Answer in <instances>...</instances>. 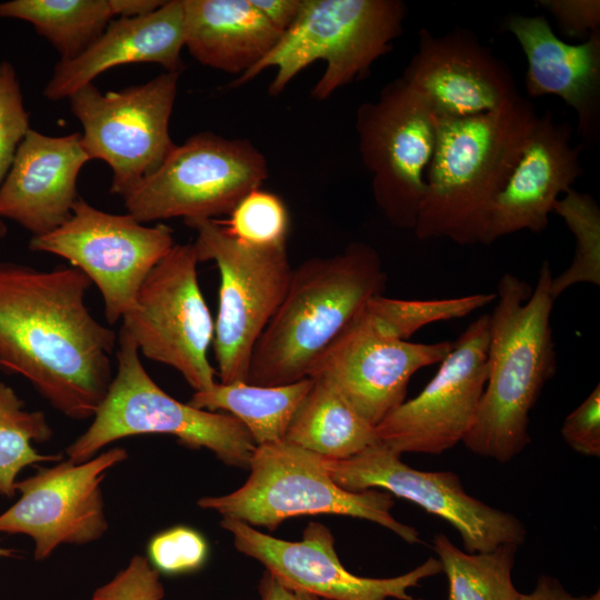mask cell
<instances>
[{
    "instance_id": "obj_1",
    "label": "cell",
    "mask_w": 600,
    "mask_h": 600,
    "mask_svg": "<svg viewBox=\"0 0 600 600\" xmlns=\"http://www.w3.org/2000/svg\"><path fill=\"white\" fill-rule=\"evenodd\" d=\"M91 284L74 267L0 262V367L77 420L106 398L118 339L86 304Z\"/></svg>"
},
{
    "instance_id": "obj_2",
    "label": "cell",
    "mask_w": 600,
    "mask_h": 600,
    "mask_svg": "<svg viewBox=\"0 0 600 600\" xmlns=\"http://www.w3.org/2000/svg\"><path fill=\"white\" fill-rule=\"evenodd\" d=\"M552 270L541 264L536 287L506 272L489 314L487 382L463 440L473 453L508 462L530 442L529 414L556 372L550 293Z\"/></svg>"
},
{
    "instance_id": "obj_3",
    "label": "cell",
    "mask_w": 600,
    "mask_h": 600,
    "mask_svg": "<svg viewBox=\"0 0 600 600\" xmlns=\"http://www.w3.org/2000/svg\"><path fill=\"white\" fill-rule=\"evenodd\" d=\"M531 102L436 120L437 141L413 229L420 240L481 243L488 216L504 189L537 123Z\"/></svg>"
},
{
    "instance_id": "obj_4",
    "label": "cell",
    "mask_w": 600,
    "mask_h": 600,
    "mask_svg": "<svg viewBox=\"0 0 600 600\" xmlns=\"http://www.w3.org/2000/svg\"><path fill=\"white\" fill-rule=\"evenodd\" d=\"M386 283L380 254L363 242L304 260L254 346L247 382L271 387L310 378L317 360Z\"/></svg>"
},
{
    "instance_id": "obj_5",
    "label": "cell",
    "mask_w": 600,
    "mask_h": 600,
    "mask_svg": "<svg viewBox=\"0 0 600 600\" xmlns=\"http://www.w3.org/2000/svg\"><path fill=\"white\" fill-rule=\"evenodd\" d=\"M406 17L407 7L400 0H302L298 18L272 50L229 87H240L276 68L268 92L277 97L299 72L322 60L326 69L310 97L323 101L363 79L392 50Z\"/></svg>"
},
{
    "instance_id": "obj_6",
    "label": "cell",
    "mask_w": 600,
    "mask_h": 600,
    "mask_svg": "<svg viewBox=\"0 0 600 600\" xmlns=\"http://www.w3.org/2000/svg\"><path fill=\"white\" fill-rule=\"evenodd\" d=\"M246 482L231 493L203 497L198 506L251 527L274 530L282 521L313 514L346 516L378 523L408 543L419 531L391 513L393 496L378 489L349 491L328 473L323 458L286 440L257 446Z\"/></svg>"
},
{
    "instance_id": "obj_7",
    "label": "cell",
    "mask_w": 600,
    "mask_h": 600,
    "mask_svg": "<svg viewBox=\"0 0 600 600\" xmlns=\"http://www.w3.org/2000/svg\"><path fill=\"white\" fill-rule=\"evenodd\" d=\"M117 342V371L92 423L67 448L69 460L83 462L116 440L154 433L173 436L189 448H206L226 464L249 467L257 444L237 418L176 400L149 376L122 329Z\"/></svg>"
},
{
    "instance_id": "obj_8",
    "label": "cell",
    "mask_w": 600,
    "mask_h": 600,
    "mask_svg": "<svg viewBox=\"0 0 600 600\" xmlns=\"http://www.w3.org/2000/svg\"><path fill=\"white\" fill-rule=\"evenodd\" d=\"M197 232L199 262L220 272L213 350L221 383L247 381L254 346L280 307L292 276L287 244L243 242L214 219L184 221Z\"/></svg>"
},
{
    "instance_id": "obj_9",
    "label": "cell",
    "mask_w": 600,
    "mask_h": 600,
    "mask_svg": "<svg viewBox=\"0 0 600 600\" xmlns=\"http://www.w3.org/2000/svg\"><path fill=\"white\" fill-rule=\"evenodd\" d=\"M269 174L266 156L244 138L201 131L176 144L160 167L124 197L139 222L230 214Z\"/></svg>"
},
{
    "instance_id": "obj_10",
    "label": "cell",
    "mask_w": 600,
    "mask_h": 600,
    "mask_svg": "<svg viewBox=\"0 0 600 600\" xmlns=\"http://www.w3.org/2000/svg\"><path fill=\"white\" fill-rule=\"evenodd\" d=\"M179 72H163L142 84L101 92L89 83L70 98L89 159L112 171L110 192L122 198L153 173L176 147L169 132Z\"/></svg>"
},
{
    "instance_id": "obj_11",
    "label": "cell",
    "mask_w": 600,
    "mask_h": 600,
    "mask_svg": "<svg viewBox=\"0 0 600 600\" xmlns=\"http://www.w3.org/2000/svg\"><path fill=\"white\" fill-rule=\"evenodd\" d=\"M193 243H176L151 270L121 321L146 358L176 369L196 391L217 381L208 359L214 321L198 281Z\"/></svg>"
},
{
    "instance_id": "obj_12",
    "label": "cell",
    "mask_w": 600,
    "mask_h": 600,
    "mask_svg": "<svg viewBox=\"0 0 600 600\" xmlns=\"http://www.w3.org/2000/svg\"><path fill=\"white\" fill-rule=\"evenodd\" d=\"M173 230L143 226L133 216L99 210L82 198L59 228L32 237V251L63 258L98 288L106 319L113 324L129 312L151 270L174 246Z\"/></svg>"
},
{
    "instance_id": "obj_13",
    "label": "cell",
    "mask_w": 600,
    "mask_h": 600,
    "mask_svg": "<svg viewBox=\"0 0 600 600\" xmlns=\"http://www.w3.org/2000/svg\"><path fill=\"white\" fill-rule=\"evenodd\" d=\"M356 132L377 206L393 227L413 231L437 141L434 117L400 77L359 106Z\"/></svg>"
},
{
    "instance_id": "obj_14",
    "label": "cell",
    "mask_w": 600,
    "mask_h": 600,
    "mask_svg": "<svg viewBox=\"0 0 600 600\" xmlns=\"http://www.w3.org/2000/svg\"><path fill=\"white\" fill-rule=\"evenodd\" d=\"M323 463L346 490L379 488L442 518L459 532L467 552H488L508 543L519 547L526 541L522 521L468 494L457 473L414 469L381 442L348 459L323 458Z\"/></svg>"
},
{
    "instance_id": "obj_15",
    "label": "cell",
    "mask_w": 600,
    "mask_h": 600,
    "mask_svg": "<svg viewBox=\"0 0 600 600\" xmlns=\"http://www.w3.org/2000/svg\"><path fill=\"white\" fill-rule=\"evenodd\" d=\"M366 303L317 360L310 378L326 381L376 428L406 400L411 377L440 363L453 341L401 339L381 324Z\"/></svg>"
},
{
    "instance_id": "obj_16",
    "label": "cell",
    "mask_w": 600,
    "mask_h": 600,
    "mask_svg": "<svg viewBox=\"0 0 600 600\" xmlns=\"http://www.w3.org/2000/svg\"><path fill=\"white\" fill-rule=\"evenodd\" d=\"M489 314L473 320L453 341L433 378L377 427L379 442L402 454H440L463 442L487 382Z\"/></svg>"
},
{
    "instance_id": "obj_17",
    "label": "cell",
    "mask_w": 600,
    "mask_h": 600,
    "mask_svg": "<svg viewBox=\"0 0 600 600\" xmlns=\"http://www.w3.org/2000/svg\"><path fill=\"white\" fill-rule=\"evenodd\" d=\"M128 458L114 447L83 462L60 461L16 482L21 497L0 514V532L26 534L34 541L36 560L61 544H84L108 528L101 483L109 469Z\"/></svg>"
},
{
    "instance_id": "obj_18",
    "label": "cell",
    "mask_w": 600,
    "mask_h": 600,
    "mask_svg": "<svg viewBox=\"0 0 600 600\" xmlns=\"http://www.w3.org/2000/svg\"><path fill=\"white\" fill-rule=\"evenodd\" d=\"M236 549L259 561L282 584L321 600H423L409 593L426 578L442 572L429 558L413 570L391 578H367L349 572L340 562L329 528L309 522L299 541L278 539L246 522L222 518Z\"/></svg>"
},
{
    "instance_id": "obj_19",
    "label": "cell",
    "mask_w": 600,
    "mask_h": 600,
    "mask_svg": "<svg viewBox=\"0 0 600 600\" xmlns=\"http://www.w3.org/2000/svg\"><path fill=\"white\" fill-rule=\"evenodd\" d=\"M401 78L436 120L498 111L522 98L508 66L466 29H421Z\"/></svg>"
},
{
    "instance_id": "obj_20",
    "label": "cell",
    "mask_w": 600,
    "mask_h": 600,
    "mask_svg": "<svg viewBox=\"0 0 600 600\" xmlns=\"http://www.w3.org/2000/svg\"><path fill=\"white\" fill-rule=\"evenodd\" d=\"M571 124L557 121L552 111L538 117L513 172L491 207L481 244L521 230L540 232L547 228L559 196L572 189L583 172L582 147L571 143Z\"/></svg>"
},
{
    "instance_id": "obj_21",
    "label": "cell",
    "mask_w": 600,
    "mask_h": 600,
    "mask_svg": "<svg viewBox=\"0 0 600 600\" xmlns=\"http://www.w3.org/2000/svg\"><path fill=\"white\" fill-rule=\"evenodd\" d=\"M88 161L80 132L51 137L30 129L0 187V219L32 237L59 228L71 217L79 172Z\"/></svg>"
},
{
    "instance_id": "obj_22",
    "label": "cell",
    "mask_w": 600,
    "mask_h": 600,
    "mask_svg": "<svg viewBox=\"0 0 600 600\" xmlns=\"http://www.w3.org/2000/svg\"><path fill=\"white\" fill-rule=\"evenodd\" d=\"M506 28L527 58L528 96L561 98L577 113L584 144L594 142L600 120V29L571 44L557 37L544 16L511 14Z\"/></svg>"
},
{
    "instance_id": "obj_23",
    "label": "cell",
    "mask_w": 600,
    "mask_h": 600,
    "mask_svg": "<svg viewBox=\"0 0 600 600\" xmlns=\"http://www.w3.org/2000/svg\"><path fill=\"white\" fill-rule=\"evenodd\" d=\"M183 48L182 0H168L150 14L111 20L86 51L59 60L43 96L51 101L69 99L104 71L128 63H158L168 72L181 73Z\"/></svg>"
},
{
    "instance_id": "obj_24",
    "label": "cell",
    "mask_w": 600,
    "mask_h": 600,
    "mask_svg": "<svg viewBox=\"0 0 600 600\" xmlns=\"http://www.w3.org/2000/svg\"><path fill=\"white\" fill-rule=\"evenodd\" d=\"M183 42L201 64L231 74L263 59L283 32L250 0H182Z\"/></svg>"
},
{
    "instance_id": "obj_25",
    "label": "cell",
    "mask_w": 600,
    "mask_h": 600,
    "mask_svg": "<svg viewBox=\"0 0 600 600\" xmlns=\"http://www.w3.org/2000/svg\"><path fill=\"white\" fill-rule=\"evenodd\" d=\"M312 379L283 440L329 460L348 459L379 442L373 426L326 381Z\"/></svg>"
},
{
    "instance_id": "obj_26",
    "label": "cell",
    "mask_w": 600,
    "mask_h": 600,
    "mask_svg": "<svg viewBox=\"0 0 600 600\" xmlns=\"http://www.w3.org/2000/svg\"><path fill=\"white\" fill-rule=\"evenodd\" d=\"M312 383V378L271 387L247 381L216 382L208 390L196 391L188 403L212 412H229L246 427L254 443L261 446L284 439L291 419Z\"/></svg>"
},
{
    "instance_id": "obj_27",
    "label": "cell",
    "mask_w": 600,
    "mask_h": 600,
    "mask_svg": "<svg viewBox=\"0 0 600 600\" xmlns=\"http://www.w3.org/2000/svg\"><path fill=\"white\" fill-rule=\"evenodd\" d=\"M110 0H10L1 19L29 22L60 54L71 60L86 51L113 18Z\"/></svg>"
},
{
    "instance_id": "obj_28",
    "label": "cell",
    "mask_w": 600,
    "mask_h": 600,
    "mask_svg": "<svg viewBox=\"0 0 600 600\" xmlns=\"http://www.w3.org/2000/svg\"><path fill=\"white\" fill-rule=\"evenodd\" d=\"M433 549L448 579V600H519L521 593L511 579L518 546L508 543L470 553L438 533Z\"/></svg>"
},
{
    "instance_id": "obj_29",
    "label": "cell",
    "mask_w": 600,
    "mask_h": 600,
    "mask_svg": "<svg viewBox=\"0 0 600 600\" xmlns=\"http://www.w3.org/2000/svg\"><path fill=\"white\" fill-rule=\"evenodd\" d=\"M52 430L41 411H28L14 390L0 381V493L16 494V478L27 466L61 461V454H41L32 441H47Z\"/></svg>"
},
{
    "instance_id": "obj_30",
    "label": "cell",
    "mask_w": 600,
    "mask_h": 600,
    "mask_svg": "<svg viewBox=\"0 0 600 600\" xmlns=\"http://www.w3.org/2000/svg\"><path fill=\"white\" fill-rule=\"evenodd\" d=\"M552 212L563 219L576 240L571 264L552 276L550 293L556 300L578 283L600 286V208L591 194L573 188L559 199Z\"/></svg>"
},
{
    "instance_id": "obj_31",
    "label": "cell",
    "mask_w": 600,
    "mask_h": 600,
    "mask_svg": "<svg viewBox=\"0 0 600 600\" xmlns=\"http://www.w3.org/2000/svg\"><path fill=\"white\" fill-rule=\"evenodd\" d=\"M221 223L243 242L278 246L287 241L290 216L278 194L259 188L248 193L231 211L230 219Z\"/></svg>"
},
{
    "instance_id": "obj_32",
    "label": "cell",
    "mask_w": 600,
    "mask_h": 600,
    "mask_svg": "<svg viewBox=\"0 0 600 600\" xmlns=\"http://www.w3.org/2000/svg\"><path fill=\"white\" fill-rule=\"evenodd\" d=\"M30 129L17 71L11 62L0 60V187Z\"/></svg>"
},
{
    "instance_id": "obj_33",
    "label": "cell",
    "mask_w": 600,
    "mask_h": 600,
    "mask_svg": "<svg viewBox=\"0 0 600 600\" xmlns=\"http://www.w3.org/2000/svg\"><path fill=\"white\" fill-rule=\"evenodd\" d=\"M203 536L184 526L156 534L148 544V560L159 572L180 574L200 569L208 557Z\"/></svg>"
},
{
    "instance_id": "obj_34",
    "label": "cell",
    "mask_w": 600,
    "mask_h": 600,
    "mask_svg": "<svg viewBox=\"0 0 600 600\" xmlns=\"http://www.w3.org/2000/svg\"><path fill=\"white\" fill-rule=\"evenodd\" d=\"M160 572L142 556H134L110 581L97 588L92 600H162Z\"/></svg>"
},
{
    "instance_id": "obj_35",
    "label": "cell",
    "mask_w": 600,
    "mask_h": 600,
    "mask_svg": "<svg viewBox=\"0 0 600 600\" xmlns=\"http://www.w3.org/2000/svg\"><path fill=\"white\" fill-rule=\"evenodd\" d=\"M561 436L576 452L600 456V386L569 413L561 427Z\"/></svg>"
},
{
    "instance_id": "obj_36",
    "label": "cell",
    "mask_w": 600,
    "mask_h": 600,
    "mask_svg": "<svg viewBox=\"0 0 600 600\" xmlns=\"http://www.w3.org/2000/svg\"><path fill=\"white\" fill-rule=\"evenodd\" d=\"M538 3L554 17L559 30L567 37L586 40L599 30V0H540Z\"/></svg>"
},
{
    "instance_id": "obj_37",
    "label": "cell",
    "mask_w": 600,
    "mask_h": 600,
    "mask_svg": "<svg viewBox=\"0 0 600 600\" xmlns=\"http://www.w3.org/2000/svg\"><path fill=\"white\" fill-rule=\"evenodd\" d=\"M278 30H288L299 16L302 0H250Z\"/></svg>"
},
{
    "instance_id": "obj_38",
    "label": "cell",
    "mask_w": 600,
    "mask_h": 600,
    "mask_svg": "<svg viewBox=\"0 0 600 600\" xmlns=\"http://www.w3.org/2000/svg\"><path fill=\"white\" fill-rule=\"evenodd\" d=\"M519 600H600V593L597 591L591 596L574 597L557 579L540 576L534 590L527 594L521 593Z\"/></svg>"
},
{
    "instance_id": "obj_39",
    "label": "cell",
    "mask_w": 600,
    "mask_h": 600,
    "mask_svg": "<svg viewBox=\"0 0 600 600\" xmlns=\"http://www.w3.org/2000/svg\"><path fill=\"white\" fill-rule=\"evenodd\" d=\"M258 589L260 600H321L310 593L282 584L267 570L260 579Z\"/></svg>"
},
{
    "instance_id": "obj_40",
    "label": "cell",
    "mask_w": 600,
    "mask_h": 600,
    "mask_svg": "<svg viewBox=\"0 0 600 600\" xmlns=\"http://www.w3.org/2000/svg\"><path fill=\"white\" fill-rule=\"evenodd\" d=\"M163 0H110L113 16L136 18L150 14L163 6Z\"/></svg>"
},
{
    "instance_id": "obj_41",
    "label": "cell",
    "mask_w": 600,
    "mask_h": 600,
    "mask_svg": "<svg viewBox=\"0 0 600 600\" xmlns=\"http://www.w3.org/2000/svg\"><path fill=\"white\" fill-rule=\"evenodd\" d=\"M14 550L9 548H3L0 546V557H13Z\"/></svg>"
},
{
    "instance_id": "obj_42",
    "label": "cell",
    "mask_w": 600,
    "mask_h": 600,
    "mask_svg": "<svg viewBox=\"0 0 600 600\" xmlns=\"http://www.w3.org/2000/svg\"><path fill=\"white\" fill-rule=\"evenodd\" d=\"M8 232L7 226L3 220L0 219V240L6 237Z\"/></svg>"
}]
</instances>
